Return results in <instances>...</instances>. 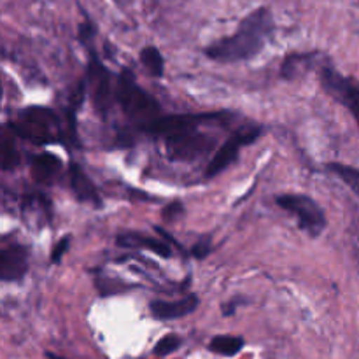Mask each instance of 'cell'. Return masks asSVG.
Here are the masks:
<instances>
[{
    "instance_id": "cell-1",
    "label": "cell",
    "mask_w": 359,
    "mask_h": 359,
    "mask_svg": "<svg viewBox=\"0 0 359 359\" xmlns=\"http://www.w3.org/2000/svg\"><path fill=\"white\" fill-rule=\"evenodd\" d=\"M272 34V13L266 7H259L242 20L233 35L212 42L203 49V53L207 58L219 63L245 62L263 51Z\"/></svg>"
},
{
    "instance_id": "cell-2",
    "label": "cell",
    "mask_w": 359,
    "mask_h": 359,
    "mask_svg": "<svg viewBox=\"0 0 359 359\" xmlns=\"http://www.w3.org/2000/svg\"><path fill=\"white\" fill-rule=\"evenodd\" d=\"M114 98L126 118L139 125V128L163 116L156 98L137 84L135 74L130 69L119 72L114 84Z\"/></svg>"
},
{
    "instance_id": "cell-3",
    "label": "cell",
    "mask_w": 359,
    "mask_h": 359,
    "mask_svg": "<svg viewBox=\"0 0 359 359\" xmlns=\"http://www.w3.org/2000/svg\"><path fill=\"white\" fill-rule=\"evenodd\" d=\"M14 135L30 140L35 146L58 142L62 137V125L55 111L48 107H27L20 114L7 123Z\"/></svg>"
},
{
    "instance_id": "cell-4",
    "label": "cell",
    "mask_w": 359,
    "mask_h": 359,
    "mask_svg": "<svg viewBox=\"0 0 359 359\" xmlns=\"http://www.w3.org/2000/svg\"><path fill=\"white\" fill-rule=\"evenodd\" d=\"M276 203L284 212L297 217L298 226L309 237L316 238L326 230L328 219H326L325 210L309 195H304V193H284V195L276 196Z\"/></svg>"
},
{
    "instance_id": "cell-5",
    "label": "cell",
    "mask_w": 359,
    "mask_h": 359,
    "mask_svg": "<svg viewBox=\"0 0 359 359\" xmlns=\"http://www.w3.org/2000/svg\"><path fill=\"white\" fill-rule=\"evenodd\" d=\"M84 83H86V93L90 97L95 112L105 118L107 112L111 111L112 102L116 100L112 74L93 49H90V55H88Z\"/></svg>"
},
{
    "instance_id": "cell-6",
    "label": "cell",
    "mask_w": 359,
    "mask_h": 359,
    "mask_svg": "<svg viewBox=\"0 0 359 359\" xmlns=\"http://www.w3.org/2000/svg\"><path fill=\"white\" fill-rule=\"evenodd\" d=\"M226 111L217 112H200V114H168L140 126V132L147 133L151 137H160V139H168L174 135H182V133L196 132L200 125L217 121V119H226Z\"/></svg>"
},
{
    "instance_id": "cell-7",
    "label": "cell",
    "mask_w": 359,
    "mask_h": 359,
    "mask_svg": "<svg viewBox=\"0 0 359 359\" xmlns=\"http://www.w3.org/2000/svg\"><path fill=\"white\" fill-rule=\"evenodd\" d=\"M319 81H321L323 90L330 97L335 98L339 104H342L359 125V81L342 76L330 65L319 69Z\"/></svg>"
},
{
    "instance_id": "cell-8",
    "label": "cell",
    "mask_w": 359,
    "mask_h": 359,
    "mask_svg": "<svg viewBox=\"0 0 359 359\" xmlns=\"http://www.w3.org/2000/svg\"><path fill=\"white\" fill-rule=\"evenodd\" d=\"M165 153L172 161H195L209 154L216 147V137L202 132H189L182 135L168 137L163 140Z\"/></svg>"
},
{
    "instance_id": "cell-9",
    "label": "cell",
    "mask_w": 359,
    "mask_h": 359,
    "mask_svg": "<svg viewBox=\"0 0 359 359\" xmlns=\"http://www.w3.org/2000/svg\"><path fill=\"white\" fill-rule=\"evenodd\" d=\"M263 133V126H248L244 130H238L235 132L219 149L216 151V154L212 156V160L209 161L205 168V179H212L216 175H219L221 172L226 170L231 163H235L238 158L242 147L249 146V144L256 142L259 139V135Z\"/></svg>"
},
{
    "instance_id": "cell-10",
    "label": "cell",
    "mask_w": 359,
    "mask_h": 359,
    "mask_svg": "<svg viewBox=\"0 0 359 359\" xmlns=\"http://www.w3.org/2000/svg\"><path fill=\"white\" fill-rule=\"evenodd\" d=\"M30 251L27 245L11 242L0 251V279L4 283H16L21 280L28 272Z\"/></svg>"
},
{
    "instance_id": "cell-11",
    "label": "cell",
    "mask_w": 359,
    "mask_h": 359,
    "mask_svg": "<svg viewBox=\"0 0 359 359\" xmlns=\"http://www.w3.org/2000/svg\"><path fill=\"white\" fill-rule=\"evenodd\" d=\"M200 298L196 294H186L181 300H154L151 302L149 311L153 318L160 319V321H170V319L186 318V316L193 314L198 309Z\"/></svg>"
},
{
    "instance_id": "cell-12",
    "label": "cell",
    "mask_w": 359,
    "mask_h": 359,
    "mask_svg": "<svg viewBox=\"0 0 359 359\" xmlns=\"http://www.w3.org/2000/svg\"><path fill=\"white\" fill-rule=\"evenodd\" d=\"M116 245L121 249H147L161 258H170L172 248L167 241L161 238L149 237L140 231H123L116 237Z\"/></svg>"
},
{
    "instance_id": "cell-13",
    "label": "cell",
    "mask_w": 359,
    "mask_h": 359,
    "mask_svg": "<svg viewBox=\"0 0 359 359\" xmlns=\"http://www.w3.org/2000/svg\"><path fill=\"white\" fill-rule=\"evenodd\" d=\"M69 179H70V189L76 195L79 202L91 203L93 207H102V196L97 186L93 184L86 172L79 167L77 163H70L69 167Z\"/></svg>"
},
{
    "instance_id": "cell-14",
    "label": "cell",
    "mask_w": 359,
    "mask_h": 359,
    "mask_svg": "<svg viewBox=\"0 0 359 359\" xmlns=\"http://www.w3.org/2000/svg\"><path fill=\"white\" fill-rule=\"evenodd\" d=\"M62 172V160L53 153H39L30 160V174L39 184H51Z\"/></svg>"
},
{
    "instance_id": "cell-15",
    "label": "cell",
    "mask_w": 359,
    "mask_h": 359,
    "mask_svg": "<svg viewBox=\"0 0 359 359\" xmlns=\"http://www.w3.org/2000/svg\"><path fill=\"white\" fill-rule=\"evenodd\" d=\"M312 58H314V55H309V53H291L284 58L283 65H280V77L286 81L297 79L302 76V72H305L311 67Z\"/></svg>"
},
{
    "instance_id": "cell-16",
    "label": "cell",
    "mask_w": 359,
    "mask_h": 359,
    "mask_svg": "<svg viewBox=\"0 0 359 359\" xmlns=\"http://www.w3.org/2000/svg\"><path fill=\"white\" fill-rule=\"evenodd\" d=\"M9 132L11 128L4 126L2 144H0V165H2L4 170H13L21 161V154L14 144V133L9 135Z\"/></svg>"
},
{
    "instance_id": "cell-17",
    "label": "cell",
    "mask_w": 359,
    "mask_h": 359,
    "mask_svg": "<svg viewBox=\"0 0 359 359\" xmlns=\"http://www.w3.org/2000/svg\"><path fill=\"white\" fill-rule=\"evenodd\" d=\"M245 342L242 337H233V335H217L210 340L209 349L212 353L219 354V356H235V354L241 353L244 349Z\"/></svg>"
},
{
    "instance_id": "cell-18",
    "label": "cell",
    "mask_w": 359,
    "mask_h": 359,
    "mask_svg": "<svg viewBox=\"0 0 359 359\" xmlns=\"http://www.w3.org/2000/svg\"><path fill=\"white\" fill-rule=\"evenodd\" d=\"M140 63L146 67L147 72L153 77H161L165 74V60L156 46H146L139 55Z\"/></svg>"
},
{
    "instance_id": "cell-19",
    "label": "cell",
    "mask_w": 359,
    "mask_h": 359,
    "mask_svg": "<svg viewBox=\"0 0 359 359\" xmlns=\"http://www.w3.org/2000/svg\"><path fill=\"white\" fill-rule=\"evenodd\" d=\"M328 170L333 172L335 175H339L351 189L359 196V170L354 167L344 163H328Z\"/></svg>"
},
{
    "instance_id": "cell-20",
    "label": "cell",
    "mask_w": 359,
    "mask_h": 359,
    "mask_svg": "<svg viewBox=\"0 0 359 359\" xmlns=\"http://www.w3.org/2000/svg\"><path fill=\"white\" fill-rule=\"evenodd\" d=\"M181 344H182L181 337H177L175 333H168V335L161 337V339L158 340L156 346H154L153 349V354L158 358L168 356V354L175 353V351L181 347Z\"/></svg>"
},
{
    "instance_id": "cell-21",
    "label": "cell",
    "mask_w": 359,
    "mask_h": 359,
    "mask_svg": "<svg viewBox=\"0 0 359 359\" xmlns=\"http://www.w3.org/2000/svg\"><path fill=\"white\" fill-rule=\"evenodd\" d=\"M182 214H184V205H182V202H179V200L170 202L163 210H161V217H163L165 223H174V221L179 219Z\"/></svg>"
},
{
    "instance_id": "cell-22",
    "label": "cell",
    "mask_w": 359,
    "mask_h": 359,
    "mask_svg": "<svg viewBox=\"0 0 359 359\" xmlns=\"http://www.w3.org/2000/svg\"><path fill=\"white\" fill-rule=\"evenodd\" d=\"M69 248H70V235H65V237L60 238V241L56 242L55 249H53L51 252V262L55 263V265L62 262V258L65 256V252L69 251Z\"/></svg>"
},
{
    "instance_id": "cell-23",
    "label": "cell",
    "mask_w": 359,
    "mask_h": 359,
    "mask_svg": "<svg viewBox=\"0 0 359 359\" xmlns=\"http://www.w3.org/2000/svg\"><path fill=\"white\" fill-rule=\"evenodd\" d=\"M212 251V244H210L209 238H202L198 244H195L191 248V256L196 259H205L207 256Z\"/></svg>"
},
{
    "instance_id": "cell-24",
    "label": "cell",
    "mask_w": 359,
    "mask_h": 359,
    "mask_svg": "<svg viewBox=\"0 0 359 359\" xmlns=\"http://www.w3.org/2000/svg\"><path fill=\"white\" fill-rule=\"evenodd\" d=\"M95 34H97V30H95V27H93V23H91V21H84V23H81L79 41L83 42V44H88V42H90L91 39L95 37Z\"/></svg>"
},
{
    "instance_id": "cell-25",
    "label": "cell",
    "mask_w": 359,
    "mask_h": 359,
    "mask_svg": "<svg viewBox=\"0 0 359 359\" xmlns=\"http://www.w3.org/2000/svg\"><path fill=\"white\" fill-rule=\"evenodd\" d=\"M238 304H241V300L238 298H233V300L226 302V304H223V316H233L235 311H237Z\"/></svg>"
},
{
    "instance_id": "cell-26",
    "label": "cell",
    "mask_w": 359,
    "mask_h": 359,
    "mask_svg": "<svg viewBox=\"0 0 359 359\" xmlns=\"http://www.w3.org/2000/svg\"><path fill=\"white\" fill-rule=\"evenodd\" d=\"M48 359H65V358H62V356H56V354H51V353H49V354H48Z\"/></svg>"
}]
</instances>
